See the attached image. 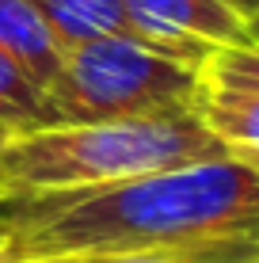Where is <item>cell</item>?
Wrapping results in <instances>:
<instances>
[{"instance_id":"cell-7","label":"cell","mask_w":259,"mask_h":263,"mask_svg":"<svg viewBox=\"0 0 259 263\" xmlns=\"http://www.w3.org/2000/svg\"><path fill=\"white\" fill-rule=\"evenodd\" d=\"M61 50L84 46L103 34H126V15L118 0H23Z\"/></svg>"},{"instance_id":"cell-10","label":"cell","mask_w":259,"mask_h":263,"mask_svg":"<svg viewBox=\"0 0 259 263\" xmlns=\"http://www.w3.org/2000/svg\"><path fill=\"white\" fill-rule=\"evenodd\" d=\"M73 263H259V256H244V252H202V256L141 252V256H95V259H73Z\"/></svg>"},{"instance_id":"cell-12","label":"cell","mask_w":259,"mask_h":263,"mask_svg":"<svg viewBox=\"0 0 259 263\" xmlns=\"http://www.w3.org/2000/svg\"><path fill=\"white\" fill-rule=\"evenodd\" d=\"M248 42H259V15L248 23Z\"/></svg>"},{"instance_id":"cell-4","label":"cell","mask_w":259,"mask_h":263,"mask_svg":"<svg viewBox=\"0 0 259 263\" xmlns=\"http://www.w3.org/2000/svg\"><path fill=\"white\" fill-rule=\"evenodd\" d=\"M126 34L191 69H206L213 53L248 46V20L225 0H118Z\"/></svg>"},{"instance_id":"cell-1","label":"cell","mask_w":259,"mask_h":263,"mask_svg":"<svg viewBox=\"0 0 259 263\" xmlns=\"http://www.w3.org/2000/svg\"><path fill=\"white\" fill-rule=\"evenodd\" d=\"M12 263H73L141 252L259 256V172L221 157L126 183L0 202Z\"/></svg>"},{"instance_id":"cell-5","label":"cell","mask_w":259,"mask_h":263,"mask_svg":"<svg viewBox=\"0 0 259 263\" xmlns=\"http://www.w3.org/2000/svg\"><path fill=\"white\" fill-rule=\"evenodd\" d=\"M194 111L229 160L259 172V88L202 77Z\"/></svg>"},{"instance_id":"cell-11","label":"cell","mask_w":259,"mask_h":263,"mask_svg":"<svg viewBox=\"0 0 259 263\" xmlns=\"http://www.w3.org/2000/svg\"><path fill=\"white\" fill-rule=\"evenodd\" d=\"M225 4L233 8V12H240V15L248 20V23H252L255 15H259V0H225Z\"/></svg>"},{"instance_id":"cell-13","label":"cell","mask_w":259,"mask_h":263,"mask_svg":"<svg viewBox=\"0 0 259 263\" xmlns=\"http://www.w3.org/2000/svg\"><path fill=\"white\" fill-rule=\"evenodd\" d=\"M0 263H12V259H8V244H4V237H0Z\"/></svg>"},{"instance_id":"cell-14","label":"cell","mask_w":259,"mask_h":263,"mask_svg":"<svg viewBox=\"0 0 259 263\" xmlns=\"http://www.w3.org/2000/svg\"><path fill=\"white\" fill-rule=\"evenodd\" d=\"M8 138H12V134H8V130H0V145H4V141H8Z\"/></svg>"},{"instance_id":"cell-8","label":"cell","mask_w":259,"mask_h":263,"mask_svg":"<svg viewBox=\"0 0 259 263\" xmlns=\"http://www.w3.org/2000/svg\"><path fill=\"white\" fill-rule=\"evenodd\" d=\"M42 126H53L42 88L0 53V130L27 134L42 130Z\"/></svg>"},{"instance_id":"cell-3","label":"cell","mask_w":259,"mask_h":263,"mask_svg":"<svg viewBox=\"0 0 259 263\" xmlns=\"http://www.w3.org/2000/svg\"><path fill=\"white\" fill-rule=\"evenodd\" d=\"M202 72L130 34H103L65 50L42 88L53 126H99L194 111Z\"/></svg>"},{"instance_id":"cell-6","label":"cell","mask_w":259,"mask_h":263,"mask_svg":"<svg viewBox=\"0 0 259 263\" xmlns=\"http://www.w3.org/2000/svg\"><path fill=\"white\" fill-rule=\"evenodd\" d=\"M0 53L15 69H23L38 88H46L65 61L57 39L23 0H0Z\"/></svg>"},{"instance_id":"cell-2","label":"cell","mask_w":259,"mask_h":263,"mask_svg":"<svg viewBox=\"0 0 259 263\" xmlns=\"http://www.w3.org/2000/svg\"><path fill=\"white\" fill-rule=\"evenodd\" d=\"M221 157L225 149L202 126L198 111L99 126H42L12 134L0 145V202L126 183Z\"/></svg>"},{"instance_id":"cell-9","label":"cell","mask_w":259,"mask_h":263,"mask_svg":"<svg viewBox=\"0 0 259 263\" xmlns=\"http://www.w3.org/2000/svg\"><path fill=\"white\" fill-rule=\"evenodd\" d=\"M202 77L229 80V84H252V88H259V42H248V46L213 53L210 65L202 69Z\"/></svg>"}]
</instances>
